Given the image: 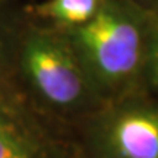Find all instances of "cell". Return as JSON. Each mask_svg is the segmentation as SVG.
Returning <instances> with one entry per match:
<instances>
[{"instance_id":"7","label":"cell","mask_w":158,"mask_h":158,"mask_svg":"<svg viewBox=\"0 0 158 158\" xmlns=\"http://www.w3.org/2000/svg\"><path fill=\"white\" fill-rule=\"evenodd\" d=\"M139 2H143V3H158V0H139Z\"/></svg>"},{"instance_id":"5","label":"cell","mask_w":158,"mask_h":158,"mask_svg":"<svg viewBox=\"0 0 158 158\" xmlns=\"http://www.w3.org/2000/svg\"><path fill=\"white\" fill-rule=\"evenodd\" d=\"M149 84L158 88V18L147 27V43H145V59L143 68Z\"/></svg>"},{"instance_id":"1","label":"cell","mask_w":158,"mask_h":158,"mask_svg":"<svg viewBox=\"0 0 158 158\" xmlns=\"http://www.w3.org/2000/svg\"><path fill=\"white\" fill-rule=\"evenodd\" d=\"M147 27L133 12L101 3L89 21L72 29L70 45L85 73L107 89L120 88L143 68Z\"/></svg>"},{"instance_id":"2","label":"cell","mask_w":158,"mask_h":158,"mask_svg":"<svg viewBox=\"0 0 158 158\" xmlns=\"http://www.w3.org/2000/svg\"><path fill=\"white\" fill-rule=\"evenodd\" d=\"M22 66L31 85L53 106L73 107L88 89V76L70 43L50 34L25 41Z\"/></svg>"},{"instance_id":"4","label":"cell","mask_w":158,"mask_h":158,"mask_svg":"<svg viewBox=\"0 0 158 158\" xmlns=\"http://www.w3.org/2000/svg\"><path fill=\"white\" fill-rule=\"evenodd\" d=\"M100 6L101 0H47L35 6L34 12L38 16L73 29L88 22Z\"/></svg>"},{"instance_id":"3","label":"cell","mask_w":158,"mask_h":158,"mask_svg":"<svg viewBox=\"0 0 158 158\" xmlns=\"http://www.w3.org/2000/svg\"><path fill=\"white\" fill-rule=\"evenodd\" d=\"M100 142L107 158H158V107L116 111L102 126Z\"/></svg>"},{"instance_id":"6","label":"cell","mask_w":158,"mask_h":158,"mask_svg":"<svg viewBox=\"0 0 158 158\" xmlns=\"http://www.w3.org/2000/svg\"><path fill=\"white\" fill-rule=\"evenodd\" d=\"M0 158H34L21 138L0 124Z\"/></svg>"}]
</instances>
